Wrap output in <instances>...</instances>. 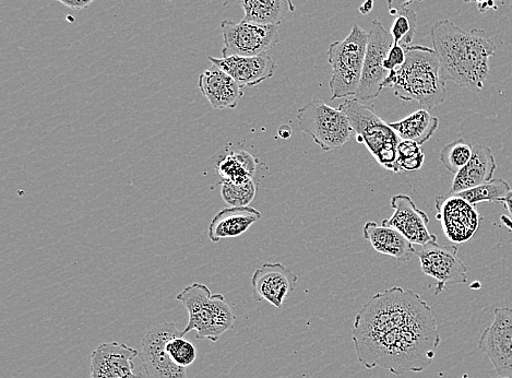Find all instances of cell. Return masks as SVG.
<instances>
[{
    "label": "cell",
    "instance_id": "4",
    "mask_svg": "<svg viewBox=\"0 0 512 378\" xmlns=\"http://www.w3.org/2000/svg\"><path fill=\"white\" fill-rule=\"evenodd\" d=\"M176 300L185 306L189 316L184 335L195 330L198 340L217 342L234 327L236 315L224 295L212 294L206 285L194 283L178 293Z\"/></svg>",
    "mask_w": 512,
    "mask_h": 378
},
{
    "label": "cell",
    "instance_id": "2",
    "mask_svg": "<svg viewBox=\"0 0 512 378\" xmlns=\"http://www.w3.org/2000/svg\"><path fill=\"white\" fill-rule=\"evenodd\" d=\"M443 79L479 93L490 77V59L497 47L485 30L469 32L449 20H440L431 30Z\"/></svg>",
    "mask_w": 512,
    "mask_h": 378
},
{
    "label": "cell",
    "instance_id": "30",
    "mask_svg": "<svg viewBox=\"0 0 512 378\" xmlns=\"http://www.w3.org/2000/svg\"><path fill=\"white\" fill-rule=\"evenodd\" d=\"M172 360L182 368L187 369L188 366L193 365L197 360V350L192 342L186 340L184 336H177L172 338L168 345H166Z\"/></svg>",
    "mask_w": 512,
    "mask_h": 378
},
{
    "label": "cell",
    "instance_id": "28",
    "mask_svg": "<svg viewBox=\"0 0 512 378\" xmlns=\"http://www.w3.org/2000/svg\"><path fill=\"white\" fill-rule=\"evenodd\" d=\"M256 194L257 186L254 180L243 184L221 182V196L224 203L230 207H248L254 202Z\"/></svg>",
    "mask_w": 512,
    "mask_h": 378
},
{
    "label": "cell",
    "instance_id": "8",
    "mask_svg": "<svg viewBox=\"0 0 512 378\" xmlns=\"http://www.w3.org/2000/svg\"><path fill=\"white\" fill-rule=\"evenodd\" d=\"M280 26H265L242 20L221 23L224 47L222 57L267 54L280 42Z\"/></svg>",
    "mask_w": 512,
    "mask_h": 378
},
{
    "label": "cell",
    "instance_id": "9",
    "mask_svg": "<svg viewBox=\"0 0 512 378\" xmlns=\"http://www.w3.org/2000/svg\"><path fill=\"white\" fill-rule=\"evenodd\" d=\"M394 40L379 20H373L368 31V42L360 87L355 93V99L362 102L375 100L383 91L385 81L389 76L384 67L385 59Z\"/></svg>",
    "mask_w": 512,
    "mask_h": 378
},
{
    "label": "cell",
    "instance_id": "31",
    "mask_svg": "<svg viewBox=\"0 0 512 378\" xmlns=\"http://www.w3.org/2000/svg\"><path fill=\"white\" fill-rule=\"evenodd\" d=\"M407 46L392 44L391 49L384 62V67L388 72H395L406 63Z\"/></svg>",
    "mask_w": 512,
    "mask_h": 378
},
{
    "label": "cell",
    "instance_id": "15",
    "mask_svg": "<svg viewBox=\"0 0 512 378\" xmlns=\"http://www.w3.org/2000/svg\"><path fill=\"white\" fill-rule=\"evenodd\" d=\"M139 351L119 342H105L91 354L90 378H145L134 372Z\"/></svg>",
    "mask_w": 512,
    "mask_h": 378
},
{
    "label": "cell",
    "instance_id": "1",
    "mask_svg": "<svg viewBox=\"0 0 512 378\" xmlns=\"http://www.w3.org/2000/svg\"><path fill=\"white\" fill-rule=\"evenodd\" d=\"M352 340L365 369L380 366L394 375L426 370L442 342L431 306L400 287L375 294L362 307Z\"/></svg>",
    "mask_w": 512,
    "mask_h": 378
},
{
    "label": "cell",
    "instance_id": "36",
    "mask_svg": "<svg viewBox=\"0 0 512 378\" xmlns=\"http://www.w3.org/2000/svg\"><path fill=\"white\" fill-rule=\"evenodd\" d=\"M374 8V0H365V3L360 7V13L362 15H368Z\"/></svg>",
    "mask_w": 512,
    "mask_h": 378
},
{
    "label": "cell",
    "instance_id": "6",
    "mask_svg": "<svg viewBox=\"0 0 512 378\" xmlns=\"http://www.w3.org/2000/svg\"><path fill=\"white\" fill-rule=\"evenodd\" d=\"M367 42L368 32L355 25L347 38L329 46L331 100L355 96L362 79Z\"/></svg>",
    "mask_w": 512,
    "mask_h": 378
},
{
    "label": "cell",
    "instance_id": "14",
    "mask_svg": "<svg viewBox=\"0 0 512 378\" xmlns=\"http://www.w3.org/2000/svg\"><path fill=\"white\" fill-rule=\"evenodd\" d=\"M391 207L394 215L383 220L381 224L399 231L404 238L412 244L424 246L437 242V236L427 229L430 223L426 212L416 207L412 198L408 195H396L391 199Z\"/></svg>",
    "mask_w": 512,
    "mask_h": 378
},
{
    "label": "cell",
    "instance_id": "39",
    "mask_svg": "<svg viewBox=\"0 0 512 378\" xmlns=\"http://www.w3.org/2000/svg\"><path fill=\"white\" fill-rule=\"evenodd\" d=\"M498 378H511V377H502V376H499Z\"/></svg>",
    "mask_w": 512,
    "mask_h": 378
},
{
    "label": "cell",
    "instance_id": "34",
    "mask_svg": "<svg viewBox=\"0 0 512 378\" xmlns=\"http://www.w3.org/2000/svg\"><path fill=\"white\" fill-rule=\"evenodd\" d=\"M498 204L504 205V207L508 210L509 215H510V219H508L507 217L503 216L502 219H500V220H502L503 222H508V223L512 224V189L507 194L506 197H504L503 199L499 200ZM508 228H509L510 231H512V226H508Z\"/></svg>",
    "mask_w": 512,
    "mask_h": 378
},
{
    "label": "cell",
    "instance_id": "22",
    "mask_svg": "<svg viewBox=\"0 0 512 378\" xmlns=\"http://www.w3.org/2000/svg\"><path fill=\"white\" fill-rule=\"evenodd\" d=\"M246 21L265 26H280L295 11L292 0H241Z\"/></svg>",
    "mask_w": 512,
    "mask_h": 378
},
{
    "label": "cell",
    "instance_id": "21",
    "mask_svg": "<svg viewBox=\"0 0 512 378\" xmlns=\"http://www.w3.org/2000/svg\"><path fill=\"white\" fill-rule=\"evenodd\" d=\"M363 238L372 244L374 250L380 254L388 255L397 261L410 262L416 255L413 244L397 230L378 226L376 222L369 221L363 228Z\"/></svg>",
    "mask_w": 512,
    "mask_h": 378
},
{
    "label": "cell",
    "instance_id": "7",
    "mask_svg": "<svg viewBox=\"0 0 512 378\" xmlns=\"http://www.w3.org/2000/svg\"><path fill=\"white\" fill-rule=\"evenodd\" d=\"M297 120L301 131L324 151L337 150L356 137L348 116L321 100L304 105Z\"/></svg>",
    "mask_w": 512,
    "mask_h": 378
},
{
    "label": "cell",
    "instance_id": "5",
    "mask_svg": "<svg viewBox=\"0 0 512 378\" xmlns=\"http://www.w3.org/2000/svg\"><path fill=\"white\" fill-rule=\"evenodd\" d=\"M338 109L348 116L357 143L363 144L381 167L399 173L398 146L402 139L373 106L352 99L345 100Z\"/></svg>",
    "mask_w": 512,
    "mask_h": 378
},
{
    "label": "cell",
    "instance_id": "25",
    "mask_svg": "<svg viewBox=\"0 0 512 378\" xmlns=\"http://www.w3.org/2000/svg\"><path fill=\"white\" fill-rule=\"evenodd\" d=\"M511 191L509 183L502 179H493L491 182L468 189L456 195L473 206L480 203H499Z\"/></svg>",
    "mask_w": 512,
    "mask_h": 378
},
{
    "label": "cell",
    "instance_id": "29",
    "mask_svg": "<svg viewBox=\"0 0 512 378\" xmlns=\"http://www.w3.org/2000/svg\"><path fill=\"white\" fill-rule=\"evenodd\" d=\"M425 155L422 146L412 140H401L398 146V168L414 172L423 168Z\"/></svg>",
    "mask_w": 512,
    "mask_h": 378
},
{
    "label": "cell",
    "instance_id": "18",
    "mask_svg": "<svg viewBox=\"0 0 512 378\" xmlns=\"http://www.w3.org/2000/svg\"><path fill=\"white\" fill-rule=\"evenodd\" d=\"M198 86L214 110H233L244 97L243 88L214 65L199 76Z\"/></svg>",
    "mask_w": 512,
    "mask_h": 378
},
{
    "label": "cell",
    "instance_id": "12",
    "mask_svg": "<svg viewBox=\"0 0 512 378\" xmlns=\"http://www.w3.org/2000/svg\"><path fill=\"white\" fill-rule=\"evenodd\" d=\"M437 220L442 223L446 238L457 244L470 241L480 228L478 210L456 194L436 198Z\"/></svg>",
    "mask_w": 512,
    "mask_h": 378
},
{
    "label": "cell",
    "instance_id": "17",
    "mask_svg": "<svg viewBox=\"0 0 512 378\" xmlns=\"http://www.w3.org/2000/svg\"><path fill=\"white\" fill-rule=\"evenodd\" d=\"M209 61L230 75L242 88L260 85L275 76L277 70L276 62L267 54L222 58L209 56Z\"/></svg>",
    "mask_w": 512,
    "mask_h": 378
},
{
    "label": "cell",
    "instance_id": "19",
    "mask_svg": "<svg viewBox=\"0 0 512 378\" xmlns=\"http://www.w3.org/2000/svg\"><path fill=\"white\" fill-rule=\"evenodd\" d=\"M263 215L253 207H228L210 222L208 236L213 243L223 239L237 238L254 226Z\"/></svg>",
    "mask_w": 512,
    "mask_h": 378
},
{
    "label": "cell",
    "instance_id": "33",
    "mask_svg": "<svg viewBox=\"0 0 512 378\" xmlns=\"http://www.w3.org/2000/svg\"><path fill=\"white\" fill-rule=\"evenodd\" d=\"M56 2L73 10H81L89 7L94 0H56Z\"/></svg>",
    "mask_w": 512,
    "mask_h": 378
},
{
    "label": "cell",
    "instance_id": "3",
    "mask_svg": "<svg viewBox=\"0 0 512 378\" xmlns=\"http://www.w3.org/2000/svg\"><path fill=\"white\" fill-rule=\"evenodd\" d=\"M384 88L394 89L400 100L418 102L427 110L442 105L447 89L436 51L422 45L407 46L406 63L389 73Z\"/></svg>",
    "mask_w": 512,
    "mask_h": 378
},
{
    "label": "cell",
    "instance_id": "38",
    "mask_svg": "<svg viewBox=\"0 0 512 378\" xmlns=\"http://www.w3.org/2000/svg\"><path fill=\"white\" fill-rule=\"evenodd\" d=\"M464 2L471 3V2H474V0H464Z\"/></svg>",
    "mask_w": 512,
    "mask_h": 378
},
{
    "label": "cell",
    "instance_id": "26",
    "mask_svg": "<svg viewBox=\"0 0 512 378\" xmlns=\"http://www.w3.org/2000/svg\"><path fill=\"white\" fill-rule=\"evenodd\" d=\"M474 147L464 139L446 145L439 153V161L450 172L457 174L472 158Z\"/></svg>",
    "mask_w": 512,
    "mask_h": 378
},
{
    "label": "cell",
    "instance_id": "16",
    "mask_svg": "<svg viewBox=\"0 0 512 378\" xmlns=\"http://www.w3.org/2000/svg\"><path fill=\"white\" fill-rule=\"evenodd\" d=\"M297 282L299 277L284 265L265 264L253 275V298L256 302L266 301L281 309L285 300L295 290Z\"/></svg>",
    "mask_w": 512,
    "mask_h": 378
},
{
    "label": "cell",
    "instance_id": "23",
    "mask_svg": "<svg viewBox=\"0 0 512 378\" xmlns=\"http://www.w3.org/2000/svg\"><path fill=\"white\" fill-rule=\"evenodd\" d=\"M389 125L402 140H412L422 146L436 133L439 120L427 110L422 109Z\"/></svg>",
    "mask_w": 512,
    "mask_h": 378
},
{
    "label": "cell",
    "instance_id": "10",
    "mask_svg": "<svg viewBox=\"0 0 512 378\" xmlns=\"http://www.w3.org/2000/svg\"><path fill=\"white\" fill-rule=\"evenodd\" d=\"M177 336H185L174 323L154 327L142 339L139 353L147 378H188L186 369L170 357L166 345Z\"/></svg>",
    "mask_w": 512,
    "mask_h": 378
},
{
    "label": "cell",
    "instance_id": "32",
    "mask_svg": "<svg viewBox=\"0 0 512 378\" xmlns=\"http://www.w3.org/2000/svg\"><path fill=\"white\" fill-rule=\"evenodd\" d=\"M421 2H424V0H387L391 16H396L402 9H406L414 3Z\"/></svg>",
    "mask_w": 512,
    "mask_h": 378
},
{
    "label": "cell",
    "instance_id": "35",
    "mask_svg": "<svg viewBox=\"0 0 512 378\" xmlns=\"http://www.w3.org/2000/svg\"><path fill=\"white\" fill-rule=\"evenodd\" d=\"M475 2L478 3L481 13H485V11L490 9H496L494 0H475Z\"/></svg>",
    "mask_w": 512,
    "mask_h": 378
},
{
    "label": "cell",
    "instance_id": "11",
    "mask_svg": "<svg viewBox=\"0 0 512 378\" xmlns=\"http://www.w3.org/2000/svg\"><path fill=\"white\" fill-rule=\"evenodd\" d=\"M423 273L437 281L435 295L448 286L463 285L468 281V268L458 257L455 245H439L437 242L422 246L416 252Z\"/></svg>",
    "mask_w": 512,
    "mask_h": 378
},
{
    "label": "cell",
    "instance_id": "20",
    "mask_svg": "<svg viewBox=\"0 0 512 378\" xmlns=\"http://www.w3.org/2000/svg\"><path fill=\"white\" fill-rule=\"evenodd\" d=\"M496 169L492 149L483 145L475 146L469 163L456 174L449 194H458L491 182Z\"/></svg>",
    "mask_w": 512,
    "mask_h": 378
},
{
    "label": "cell",
    "instance_id": "24",
    "mask_svg": "<svg viewBox=\"0 0 512 378\" xmlns=\"http://www.w3.org/2000/svg\"><path fill=\"white\" fill-rule=\"evenodd\" d=\"M216 169L223 181L243 184L254 180L257 159L248 151H234L223 157L218 162Z\"/></svg>",
    "mask_w": 512,
    "mask_h": 378
},
{
    "label": "cell",
    "instance_id": "13",
    "mask_svg": "<svg viewBox=\"0 0 512 378\" xmlns=\"http://www.w3.org/2000/svg\"><path fill=\"white\" fill-rule=\"evenodd\" d=\"M479 348L491 360L499 376L512 378V310L498 307L494 320L484 329Z\"/></svg>",
    "mask_w": 512,
    "mask_h": 378
},
{
    "label": "cell",
    "instance_id": "27",
    "mask_svg": "<svg viewBox=\"0 0 512 378\" xmlns=\"http://www.w3.org/2000/svg\"><path fill=\"white\" fill-rule=\"evenodd\" d=\"M418 31V15L410 8L402 9L392 22L390 35L394 44L410 46Z\"/></svg>",
    "mask_w": 512,
    "mask_h": 378
},
{
    "label": "cell",
    "instance_id": "37",
    "mask_svg": "<svg viewBox=\"0 0 512 378\" xmlns=\"http://www.w3.org/2000/svg\"><path fill=\"white\" fill-rule=\"evenodd\" d=\"M292 128L288 125H283L279 128L278 135L282 139H289L292 136Z\"/></svg>",
    "mask_w": 512,
    "mask_h": 378
}]
</instances>
